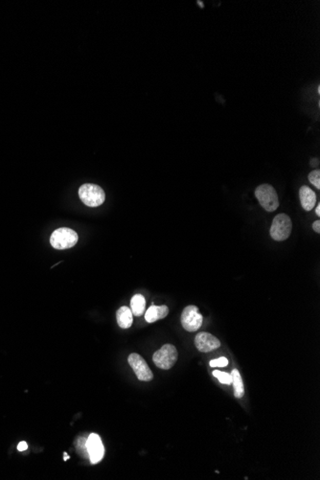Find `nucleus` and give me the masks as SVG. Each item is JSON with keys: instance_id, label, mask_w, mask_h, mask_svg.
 I'll return each mask as SVG.
<instances>
[{"instance_id": "16", "label": "nucleus", "mask_w": 320, "mask_h": 480, "mask_svg": "<svg viewBox=\"0 0 320 480\" xmlns=\"http://www.w3.org/2000/svg\"><path fill=\"white\" fill-rule=\"evenodd\" d=\"M309 181L313 184V186L316 187L317 189H320V171L319 170H313V172L309 174Z\"/></svg>"}, {"instance_id": "3", "label": "nucleus", "mask_w": 320, "mask_h": 480, "mask_svg": "<svg viewBox=\"0 0 320 480\" xmlns=\"http://www.w3.org/2000/svg\"><path fill=\"white\" fill-rule=\"evenodd\" d=\"M255 197L260 205L268 212H274L279 207L277 193L271 184H262L257 187Z\"/></svg>"}, {"instance_id": "6", "label": "nucleus", "mask_w": 320, "mask_h": 480, "mask_svg": "<svg viewBox=\"0 0 320 480\" xmlns=\"http://www.w3.org/2000/svg\"><path fill=\"white\" fill-rule=\"evenodd\" d=\"M180 321L187 332H196L201 327L203 317L199 314L198 307L190 305L182 311Z\"/></svg>"}, {"instance_id": "19", "label": "nucleus", "mask_w": 320, "mask_h": 480, "mask_svg": "<svg viewBox=\"0 0 320 480\" xmlns=\"http://www.w3.org/2000/svg\"><path fill=\"white\" fill-rule=\"evenodd\" d=\"M313 231H314V232H316V233H318V234H319L320 233V221L319 220H317V221H315V222H313Z\"/></svg>"}, {"instance_id": "9", "label": "nucleus", "mask_w": 320, "mask_h": 480, "mask_svg": "<svg viewBox=\"0 0 320 480\" xmlns=\"http://www.w3.org/2000/svg\"><path fill=\"white\" fill-rule=\"evenodd\" d=\"M195 345L199 352L209 353L218 349L221 346V341L213 335L201 332L195 337Z\"/></svg>"}, {"instance_id": "21", "label": "nucleus", "mask_w": 320, "mask_h": 480, "mask_svg": "<svg viewBox=\"0 0 320 480\" xmlns=\"http://www.w3.org/2000/svg\"><path fill=\"white\" fill-rule=\"evenodd\" d=\"M64 461H66V460H68V459L70 458V456H68L66 452H64Z\"/></svg>"}, {"instance_id": "15", "label": "nucleus", "mask_w": 320, "mask_h": 480, "mask_svg": "<svg viewBox=\"0 0 320 480\" xmlns=\"http://www.w3.org/2000/svg\"><path fill=\"white\" fill-rule=\"evenodd\" d=\"M214 377H216L218 380H220V382H221L222 385H228V386H230L232 383V378H231V375L228 374V373L222 372V371H219V370H215L213 371Z\"/></svg>"}, {"instance_id": "12", "label": "nucleus", "mask_w": 320, "mask_h": 480, "mask_svg": "<svg viewBox=\"0 0 320 480\" xmlns=\"http://www.w3.org/2000/svg\"><path fill=\"white\" fill-rule=\"evenodd\" d=\"M116 320L122 329H128L134 322V315L130 309L124 306L116 313Z\"/></svg>"}, {"instance_id": "17", "label": "nucleus", "mask_w": 320, "mask_h": 480, "mask_svg": "<svg viewBox=\"0 0 320 480\" xmlns=\"http://www.w3.org/2000/svg\"><path fill=\"white\" fill-rule=\"evenodd\" d=\"M209 364L211 367H225L228 366V359L224 357H221V358H217V359H213L209 362Z\"/></svg>"}, {"instance_id": "14", "label": "nucleus", "mask_w": 320, "mask_h": 480, "mask_svg": "<svg viewBox=\"0 0 320 480\" xmlns=\"http://www.w3.org/2000/svg\"><path fill=\"white\" fill-rule=\"evenodd\" d=\"M230 375H231L232 383L234 387V396L237 399H241L244 395V387H243L241 374L237 369H234Z\"/></svg>"}, {"instance_id": "13", "label": "nucleus", "mask_w": 320, "mask_h": 480, "mask_svg": "<svg viewBox=\"0 0 320 480\" xmlns=\"http://www.w3.org/2000/svg\"><path fill=\"white\" fill-rule=\"evenodd\" d=\"M146 308V299L142 294H136L130 300V311L133 315L136 316H141L145 313Z\"/></svg>"}, {"instance_id": "5", "label": "nucleus", "mask_w": 320, "mask_h": 480, "mask_svg": "<svg viewBox=\"0 0 320 480\" xmlns=\"http://www.w3.org/2000/svg\"><path fill=\"white\" fill-rule=\"evenodd\" d=\"M153 360L158 368L169 370L178 360V350L172 344H165L154 354Z\"/></svg>"}, {"instance_id": "4", "label": "nucleus", "mask_w": 320, "mask_h": 480, "mask_svg": "<svg viewBox=\"0 0 320 480\" xmlns=\"http://www.w3.org/2000/svg\"><path fill=\"white\" fill-rule=\"evenodd\" d=\"M292 222L287 214H278L272 221L270 234L274 241L282 242L287 240L292 233Z\"/></svg>"}, {"instance_id": "11", "label": "nucleus", "mask_w": 320, "mask_h": 480, "mask_svg": "<svg viewBox=\"0 0 320 480\" xmlns=\"http://www.w3.org/2000/svg\"><path fill=\"white\" fill-rule=\"evenodd\" d=\"M168 314H169V308L166 305H162V306L153 305L147 310L146 315H145V319L147 322L154 323L157 320L163 319L168 316Z\"/></svg>"}, {"instance_id": "7", "label": "nucleus", "mask_w": 320, "mask_h": 480, "mask_svg": "<svg viewBox=\"0 0 320 480\" xmlns=\"http://www.w3.org/2000/svg\"><path fill=\"white\" fill-rule=\"evenodd\" d=\"M128 363L133 370L136 373V377L139 380L143 381H149L154 379V374L149 369L148 363L146 360L138 354H130L128 356Z\"/></svg>"}, {"instance_id": "1", "label": "nucleus", "mask_w": 320, "mask_h": 480, "mask_svg": "<svg viewBox=\"0 0 320 480\" xmlns=\"http://www.w3.org/2000/svg\"><path fill=\"white\" fill-rule=\"evenodd\" d=\"M79 236L76 231L68 227H61L55 230L50 237V244L55 249L71 248L78 243Z\"/></svg>"}, {"instance_id": "10", "label": "nucleus", "mask_w": 320, "mask_h": 480, "mask_svg": "<svg viewBox=\"0 0 320 480\" xmlns=\"http://www.w3.org/2000/svg\"><path fill=\"white\" fill-rule=\"evenodd\" d=\"M299 198H300L302 207L308 212L313 210L316 204V194L314 193L310 187L306 186V185L300 188Z\"/></svg>"}, {"instance_id": "8", "label": "nucleus", "mask_w": 320, "mask_h": 480, "mask_svg": "<svg viewBox=\"0 0 320 480\" xmlns=\"http://www.w3.org/2000/svg\"><path fill=\"white\" fill-rule=\"evenodd\" d=\"M86 452L91 464H97L104 457L105 449L98 434L91 433L86 439Z\"/></svg>"}, {"instance_id": "20", "label": "nucleus", "mask_w": 320, "mask_h": 480, "mask_svg": "<svg viewBox=\"0 0 320 480\" xmlns=\"http://www.w3.org/2000/svg\"><path fill=\"white\" fill-rule=\"evenodd\" d=\"M315 213H316V215L319 217L320 216V204L319 203L317 204V206H316V208H315Z\"/></svg>"}, {"instance_id": "2", "label": "nucleus", "mask_w": 320, "mask_h": 480, "mask_svg": "<svg viewBox=\"0 0 320 480\" xmlns=\"http://www.w3.org/2000/svg\"><path fill=\"white\" fill-rule=\"evenodd\" d=\"M79 197L84 204L89 207H98L106 200L105 191L95 184H84L79 189Z\"/></svg>"}, {"instance_id": "22", "label": "nucleus", "mask_w": 320, "mask_h": 480, "mask_svg": "<svg viewBox=\"0 0 320 480\" xmlns=\"http://www.w3.org/2000/svg\"><path fill=\"white\" fill-rule=\"evenodd\" d=\"M198 4H199V6H200L201 8L204 7V5H203V2H202V1H199H199H198Z\"/></svg>"}, {"instance_id": "18", "label": "nucleus", "mask_w": 320, "mask_h": 480, "mask_svg": "<svg viewBox=\"0 0 320 480\" xmlns=\"http://www.w3.org/2000/svg\"><path fill=\"white\" fill-rule=\"evenodd\" d=\"M27 449H28V445H27V443H26V442H24V441H22V442H21V443L18 444V446H17V450H18L20 452H23V451H26Z\"/></svg>"}]
</instances>
